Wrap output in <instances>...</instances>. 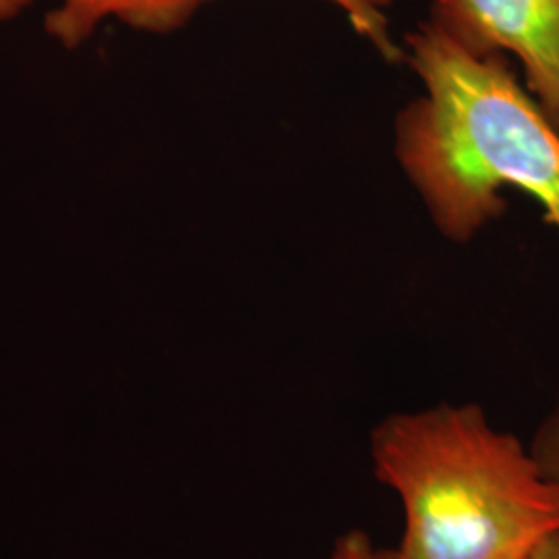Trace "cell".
<instances>
[{"label":"cell","instance_id":"cell-6","mask_svg":"<svg viewBox=\"0 0 559 559\" xmlns=\"http://www.w3.org/2000/svg\"><path fill=\"white\" fill-rule=\"evenodd\" d=\"M528 448L545 475L559 485V388L551 411L540 420L539 429Z\"/></svg>","mask_w":559,"mask_h":559},{"label":"cell","instance_id":"cell-1","mask_svg":"<svg viewBox=\"0 0 559 559\" xmlns=\"http://www.w3.org/2000/svg\"><path fill=\"white\" fill-rule=\"evenodd\" d=\"M402 48L423 92L396 115L394 156L433 228L468 245L519 189L559 233L558 127L508 57L468 52L429 20Z\"/></svg>","mask_w":559,"mask_h":559},{"label":"cell","instance_id":"cell-5","mask_svg":"<svg viewBox=\"0 0 559 559\" xmlns=\"http://www.w3.org/2000/svg\"><path fill=\"white\" fill-rule=\"evenodd\" d=\"M332 2L350 29L371 44L385 62H404V48L392 36L390 11L394 0H328Z\"/></svg>","mask_w":559,"mask_h":559},{"label":"cell","instance_id":"cell-2","mask_svg":"<svg viewBox=\"0 0 559 559\" xmlns=\"http://www.w3.org/2000/svg\"><path fill=\"white\" fill-rule=\"evenodd\" d=\"M369 450L404 514L392 559H524L559 531L558 483L477 404L394 413Z\"/></svg>","mask_w":559,"mask_h":559},{"label":"cell","instance_id":"cell-3","mask_svg":"<svg viewBox=\"0 0 559 559\" xmlns=\"http://www.w3.org/2000/svg\"><path fill=\"white\" fill-rule=\"evenodd\" d=\"M427 20L468 52L519 60L559 131V0H431Z\"/></svg>","mask_w":559,"mask_h":559},{"label":"cell","instance_id":"cell-9","mask_svg":"<svg viewBox=\"0 0 559 559\" xmlns=\"http://www.w3.org/2000/svg\"><path fill=\"white\" fill-rule=\"evenodd\" d=\"M34 0H0V23L15 20Z\"/></svg>","mask_w":559,"mask_h":559},{"label":"cell","instance_id":"cell-4","mask_svg":"<svg viewBox=\"0 0 559 559\" xmlns=\"http://www.w3.org/2000/svg\"><path fill=\"white\" fill-rule=\"evenodd\" d=\"M212 0H57L44 29L62 48L75 50L115 20L143 34L166 36L187 27Z\"/></svg>","mask_w":559,"mask_h":559},{"label":"cell","instance_id":"cell-8","mask_svg":"<svg viewBox=\"0 0 559 559\" xmlns=\"http://www.w3.org/2000/svg\"><path fill=\"white\" fill-rule=\"evenodd\" d=\"M524 559H559V531L543 540L539 547H535L533 554Z\"/></svg>","mask_w":559,"mask_h":559},{"label":"cell","instance_id":"cell-7","mask_svg":"<svg viewBox=\"0 0 559 559\" xmlns=\"http://www.w3.org/2000/svg\"><path fill=\"white\" fill-rule=\"evenodd\" d=\"M328 559H392V549H383L362 531H348L336 539Z\"/></svg>","mask_w":559,"mask_h":559}]
</instances>
